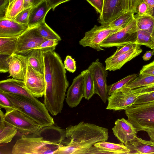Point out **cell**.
Instances as JSON below:
<instances>
[{
  "instance_id": "d6986e66",
  "label": "cell",
  "mask_w": 154,
  "mask_h": 154,
  "mask_svg": "<svg viewBox=\"0 0 154 154\" xmlns=\"http://www.w3.org/2000/svg\"><path fill=\"white\" fill-rule=\"evenodd\" d=\"M27 67V63L25 56L13 54L11 55L9 66V76L23 80L26 72Z\"/></svg>"
},
{
  "instance_id": "f5cc1de1",
  "label": "cell",
  "mask_w": 154,
  "mask_h": 154,
  "mask_svg": "<svg viewBox=\"0 0 154 154\" xmlns=\"http://www.w3.org/2000/svg\"><path fill=\"white\" fill-rule=\"evenodd\" d=\"M146 132L149 136L150 140L154 143V130H148Z\"/></svg>"
},
{
  "instance_id": "44dd1931",
  "label": "cell",
  "mask_w": 154,
  "mask_h": 154,
  "mask_svg": "<svg viewBox=\"0 0 154 154\" xmlns=\"http://www.w3.org/2000/svg\"><path fill=\"white\" fill-rule=\"evenodd\" d=\"M125 146L130 150L128 154H154V143L150 140H144L137 136Z\"/></svg>"
},
{
  "instance_id": "8992f818",
  "label": "cell",
  "mask_w": 154,
  "mask_h": 154,
  "mask_svg": "<svg viewBox=\"0 0 154 154\" xmlns=\"http://www.w3.org/2000/svg\"><path fill=\"white\" fill-rule=\"evenodd\" d=\"M6 111L4 115L5 120L23 134H36L42 128L33 119L17 108L8 109Z\"/></svg>"
},
{
  "instance_id": "cb8c5ba5",
  "label": "cell",
  "mask_w": 154,
  "mask_h": 154,
  "mask_svg": "<svg viewBox=\"0 0 154 154\" xmlns=\"http://www.w3.org/2000/svg\"><path fill=\"white\" fill-rule=\"evenodd\" d=\"M94 146L108 154H128L130 151L126 146L122 143L117 144L103 141L96 143Z\"/></svg>"
},
{
  "instance_id": "ffe728a7",
  "label": "cell",
  "mask_w": 154,
  "mask_h": 154,
  "mask_svg": "<svg viewBox=\"0 0 154 154\" xmlns=\"http://www.w3.org/2000/svg\"><path fill=\"white\" fill-rule=\"evenodd\" d=\"M51 9L46 0H43L38 4L32 8L29 16V28L37 26L45 22L46 16Z\"/></svg>"
},
{
  "instance_id": "7c38bea8",
  "label": "cell",
  "mask_w": 154,
  "mask_h": 154,
  "mask_svg": "<svg viewBox=\"0 0 154 154\" xmlns=\"http://www.w3.org/2000/svg\"><path fill=\"white\" fill-rule=\"evenodd\" d=\"M23 81L28 91L35 97H42L45 91L44 74L34 70L27 64L26 72Z\"/></svg>"
},
{
  "instance_id": "d4e9b609",
  "label": "cell",
  "mask_w": 154,
  "mask_h": 154,
  "mask_svg": "<svg viewBox=\"0 0 154 154\" xmlns=\"http://www.w3.org/2000/svg\"><path fill=\"white\" fill-rule=\"evenodd\" d=\"M153 85H154V75L139 74L136 78L122 88L132 90Z\"/></svg>"
},
{
  "instance_id": "9c48e42d",
  "label": "cell",
  "mask_w": 154,
  "mask_h": 154,
  "mask_svg": "<svg viewBox=\"0 0 154 154\" xmlns=\"http://www.w3.org/2000/svg\"><path fill=\"white\" fill-rule=\"evenodd\" d=\"M94 80L95 94H97L106 103L109 97L107 91L106 78L108 72L99 59L92 62L88 67Z\"/></svg>"
},
{
  "instance_id": "3957f363",
  "label": "cell",
  "mask_w": 154,
  "mask_h": 154,
  "mask_svg": "<svg viewBox=\"0 0 154 154\" xmlns=\"http://www.w3.org/2000/svg\"><path fill=\"white\" fill-rule=\"evenodd\" d=\"M2 92L13 103L15 108L33 119L41 128L54 124V119L44 103L35 101L23 95Z\"/></svg>"
},
{
  "instance_id": "f546056e",
  "label": "cell",
  "mask_w": 154,
  "mask_h": 154,
  "mask_svg": "<svg viewBox=\"0 0 154 154\" xmlns=\"http://www.w3.org/2000/svg\"><path fill=\"white\" fill-rule=\"evenodd\" d=\"M134 18L136 20L138 29L148 32L151 33L153 36L154 30V17L146 16Z\"/></svg>"
},
{
  "instance_id": "277c9868",
  "label": "cell",
  "mask_w": 154,
  "mask_h": 154,
  "mask_svg": "<svg viewBox=\"0 0 154 154\" xmlns=\"http://www.w3.org/2000/svg\"><path fill=\"white\" fill-rule=\"evenodd\" d=\"M61 144L41 137H29L23 134L13 146V154H56Z\"/></svg>"
},
{
  "instance_id": "74e56055",
  "label": "cell",
  "mask_w": 154,
  "mask_h": 154,
  "mask_svg": "<svg viewBox=\"0 0 154 154\" xmlns=\"http://www.w3.org/2000/svg\"><path fill=\"white\" fill-rule=\"evenodd\" d=\"M32 8L25 9L20 12L14 19L16 22L23 24L28 25L29 16Z\"/></svg>"
},
{
  "instance_id": "30bf717a",
  "label": "cell",
  "mask_w": 154,
  "mask_h": 154,
  "mask_svg": "<svg viewBox=\"0 0 154 154\" xmlns=\"http://www.w3.org/2000/svg\"><path fill=\"white\" fill-rule=\"evenodd\" d=\"M37 26L29 28L18 37L16 48L14 54L26 55L47 40L40 35Z\"/></svg>"
},
{
  "instance_id": "9a60e30c",
  "label": "cell",
  "mask_w": 154,
  "mask_h": 154,
  "mask_svg": "<svg viewBox=\"0 0 154 154\" xmlns=\"http://www.w3.org/2000/svg\"><path fill=\"white\" fill-rule=\"evenodd\" d=\"M122 13V0H104L98 21L101 25L108 24Z\"/></svg>"
},
{
  "instance_id": "52a82bcc",
  "label": "cell",
  "mask_w": 154,
  "mask_h": 154,
  "mask_svg": "<svg viewBox=\"0 0 154 154\" xmlns=\"http://www.w3.org/2000/svg\"><path fill=\"white\" fill-rule=\"evenodd\" d=\"M137 29L136 20L134 17L124 28L103 41L100 46L102 48H108L134 43L137 40Z\"/></svg>"
},
{
  "instance_id": "7dc6e473",
  "label": "cell",
  "mask_w": 154,
  "mask_h": 154,
  "mask_svg": "<svg viewBox=\"0 0 154 154\" xmlns=\"http://www.w3.org/2000/svg\"><path fill=\"white\" fill-rule=\"evenodd\" d=\"M135 93L139 95L154 91V85L141 87L132 89Z\"/></svg>"
},
{
  "instance_id": "8d00e7d4",
  "label": "cell",
  "mask_w": 154,
  "mask_h": 154,
  "mask_svg": "<svg viewBox=\"0 0 154 154\" xmlns=\"http://www.w3.org/2000/svg\"><path fill=\"white\" fill-rule=\"evenodd\" d=\"M59 42L57 39L47 40L35 49H40L43 53L54 51Z\"/></svg>"
},
{
  "instance_id": "484cf974",
  "label": "cell",
  "mask_w": 154,
  "mask_h": 154,
  "mask_svg": "<svg viewBox=\"0 0 154 154\" xmlns=\"http://www.w3.org/2000/svg\"><path fill=\"white\" fill-rule=\"evenodd\" d=\"M18 38L0 37V54H13L16 48Z\"/></svg>"
},
{
  "instance_id": "9f6ffc18",
  "label": "cell",
  "mask_w": 154,
  "mask_h": 154,
  "mask_svg": "<svg viewBox=\"0 0 154 154\" xmlns=\"http://www.w3.org/2000/svg\"><path fill=\"white\" fill-rule=\"evenodd\" d=\"M13 0H10V3H11Z\"/></svg>"
},
{
  "instance_id": "4fadbf2b",
  "label": "cell",
  "mask_w": 154,
  "mask_h": 154,
  "mask_svg": "<svg viewBox=\"0 0 154 154\" xmlns=\"http://www.w3.org/2000/svg\"><path fill=\"white\" fill-rule=\"evenodd\" d=\"M87 70H83L74 78L67 91L66 101L71 108L77 106L84 97V79Z\"/></svg>"
},
{
  "instance_id": "5bb4252c",
  "label": "cell",
  "mask_w": 154,
  "mask_h": 154,
  "mask_svg": "<svg viewBox=\"0 0 154 154\" xmlns=\"http://www.w3.org/2000/svg\"><path fill=\"white\" fill-rule=\"evenodd\" d=\"M112 128L115 136L125 145L133 140L137 132L133 125L124 118L118 119Z\"/></svg>"
},
{
  "instance_id": "7402d4cb",
  "label": "cell",
  "mask_w": 154,
  "mask_h": 154,
  "mask_svg": "<svg viewBox=\"0 0 154 154\" xmlns=\"http://www.w3.org/2000/svg\"><path fill=\"white\" fill-rule=\"evenodd\" d=\"M3 112L0 110V143L3 144L11 142L18 131L14 126L5 120Z\"/></svg>"
},
{
  "instance_id": "c3c4849f",
  "label": "cell",
  "mask_w": 154,
  "mask_h": 154,
  "mask_svg": "<svg viewBox=\"0 0 154 154\" xmlns=\"http://www.w3.org/2000/svg\"><path fill=\"white\" fill-rule=\"evenodd\" d=\"M43 0H24V9L33 8L37 5Z\"/></svg>"
},
{
  "instance_id": "f35d334b",
  "label": "cell",
  "mask_w": 154,
  "mask_h": 154,
  "mask_svg": "<svg viewBox=\"0 0 154 154\" xmlns=\"http://www.w3.org/2000/svg\"><path fill=\"white\" fill-rule=\"evenodd\" d=\"M154 101V91L139 95L133 104H143Z\"/></svg>"
},
{
  "instance_id": "ab89813d",
  "label": "cell",
  "mask_w": 154,
  "mask_h": 154,
  "mask_svg": "<svg viewBox=\"0 0 154 154\" xmlns=\"http://www.w3.org/2000/svg\"><path fill=\"white\" fill-rule=\"evenodd\" d=\"M11 55L0 54V72L5 73L8 72L9 63Z\"/></svg>"
},
{
  "instance_id": "f1b7e54d",
  "label": "cell",
  "mask_w": 154,
  "mask_h": 154,
  "mask_svg": "<svg viewBox=\"0 0 154 154\" xmlns=\"http://www.w3.org/2000/svg\"><path fill=\"white\" fill-rule=\"evenodd\" d=\"M134 14L131 12L123 13L116 19L107 24L112 27L122 29L134 18Z\"/></svg>"
},
{
  "instance_id": "bcb514c9",
  "label": "cell",
  "mask_w": 154,
  "mask_h": 154,
  "mask_svg": "<svg viewBox=\"0 0 154 154\" xmlns=\"http://www.w3.org/2000/svg\"><path fill=\"white\" fill-rule=\"evenodd\" d=\"M10 0H0V19L4 18Z\"/></svg>"
},
{
  "instance_id": "60d3db41",
  "label": "cell",
  "mask_w": 154,
  "mask_h": 154,
  "mask_svg": "<svg viewBox=\"0 0 154 154\" xmlns=\"http://www.w3.org/2000/svg\"><path fill=\"white\" fill-rule=\"evenodd\" d=\"M0 108H4L5 110L15 108L13 103L1 91H0Z\"/></svg>"
},
{
  "instance_id": "836d02e7",
  "label": "cell",
  "mask_w": 154,
  "mask_h": 154,
  "mask_svg": "<svg viewBox=\"0 0 154 154\" xmlns=\"http://www.w3.org/2000/svg\"><path fill=\"white\" fill-rule=\"evenodd\" d=\"M137 76V74H131L115 83L107 86V89L109 95L110 96L116 90L123 87L134 79Z\"/></svg>"
},
{
  "instance_id": "4316f807",
  "label": "cell",
  "mask_w": 154,
  "mask_h": 154,
  "mask_svg": "<svg viewBox=\"0 0 154 154\" xmlns=\"http://www.w3.org/2000/svg\"><path fill=\"white\" fill-rule=\"evenodd\" d=\"M137 40L134 44L144 45L152 49L154 48V38L150 33L146 31L137 29Z\"/></svg>"
},
{
  "instance_id": "2e32d148",
  "label": "cell",
  "mask_w": 154,
  "mask_h": 154,
  "mask_svg": "<svg viewBox=\"0 0 154 154\" xmlns=\"http://www.w3.org/2000/svg\"><path fill=\"white\" fill-rule=\"evenodd\" d=\"M140 46L137 45L135 48L125 53L116 57L107 58L105 61L106 69L110 71L120 69L126 63L141 53L142 50Z\"/></svg>"
},
{
  "instance_id": "ba28073f",
  "label": "cell",
  "mask_w": 154,
  "mask_h": 154,
  "mask_svg": "<svg viewBox=\"0 0 154 154\" xmlns=\"http://www.w3.org/2000/svg\"><path fill=\"white\" fill-rule=\"evenodd\" d=\"M122 29L112 27L108 24L100 26L94 25L90 30L85 33V36L79 41V44L84 47H89L98 51H104L100 45L109 36Z\"/></svg>"
},
{
  "instance_id": "ee69618b",
  "label": "cell",
  "mask_w": 154,
  "mask_h": 154,
  "mask_svg": "<svg viewBox=\"0 0 154 154\" xmlns=\"http://www.w3.org/2000/svg\"><path fill=\"white\" fill-rule=\"evenodd\" d=\"M95 9L97 12L102 13L104 3V0H86Z\"/></svg>"
},
{
  "instance_id": "7a4b0ae2",
  "label": "cell",
  "mask_w": 154,
  "mask_h": 154,
  "mask_svg": "<svg viewBox=\"0 0 154 154\" xmlns=\"http://www.w3.org/2000/svg\"><path fill=\"white\" fill-rule=\"evenodd\" d=\"M66 138L61 144L72 145L82 148H89L96 143L106 141L108 130L96 125L81 122L70 125L66 129Z\"/></svg>"
},
{
  "instance_id": "8fae6325",
  "label": "cell",
  "mask_w": 154,
  "mask_h": 154,
  "mask_svg": "<svg viewBox=\"0 0 154 154\" xmlns=\"http://www.w3.org/2000/svg\"><path fill=\"white\" fill-rule=\"evenodd\" d=\"M138 96L132 90L122 88L109 96L106 109L115 111L125 110L133 104Z\"/></svg>"
},
{
  "instance_id": "603a6c76",
  "label": "cell",
  "mask_w": 154,
  "mask_h": 154,
  "mask_svg": "<svg viewBox=\"0 0 154 154\" xmlns=\"http://www.w3.org/2000/svg\"><path fill=\"white\" fill-rule=\"evenodd\" d=\"M27 64L36 71L44 74V59L43 52L40 49H34L24 55Z\"/></svg>"
},
{
  "instance_id": "83f0119b",
  "label": "cell",
  "mask_w": 154,
  "mask_h": 154,
  "mask_svg": "<svg viewBox=\"0 0 154 154\" xmlns=\"http://www.w3.org/2000/svg\"><path fill=\"white\" fill-rule=\"evenodd\" d=\"M84 97L87 100L90 99L95 94L93 79L91 71L87 69L84 79Z\"/></svg>"
},
{
  "instance_id": "5b68a950",
  "label": "cell",
  "mask_w": 154,
  "mask_h": 154,
  "mask_svg": "<svg viewBox=\"0 0 154 154\" xmlns=\"http://www.w3.org/2000/svg\"><path fill=\"white\" fill-rule=\"evenodd\" d=\"M127 121L136 131L154 130V101L132 104L125 109Z\"/></svg>"
},
{
  "instance_id": "db71d44e",
  "label": "cell",
  "mask_w": 154,
  "mask_h": 154,
  "mask_svg": "<svg viewBox=\"0 0 154 154\" xmlns=\"http://www.w3.org/2000/svg\"><path fill=\"white\" fill-rule=\"evenodd\" d=\"M152 51L153 53V55H154V48H153V49H152Z\"/></svg>"
},
{
  "instance_id": "d6a6232c",
  "label": "cell",
  "mask_w": 154,
  "mask_h": 154,
  "mask_svg": "<svg viewBox=\"0 0 154 154\" xmlns=\"http://www.w3.org/2000/svg\"><path fill=\"white\" fill-rule=\"evenodd\" d=\"M90 148H80L70 144H61L56 154H89Z\"/></svg>"
},
{
  "instance_id": "1f68e13d",
  "label": "cell",
  "mask_w": 154,
  "mask_h": 154,
  "mask_svg": "<svg viewBox=\"0 0 154 154\" xmlns=\"http://www.w3.org/2000/svg\"><path fill=\"white\" fill-rule=\"evenodd\" d=\"M37 31L40 35L47 40L57 39L61 41L60 37L44 22L37 26Z\"/></svg>"
},
{
  "instance_id": "4dcf8cb0",
  "label": "cell",
  "mask_w": 154,
  "mask_h": 154,
  "mask_svg": "<svg viewBox=\"0 0 154 154\" xmlns=\"http://www.w3.org/2000/svg\"><path fill=\"white\" fill-rule=\"evenodd\" d=\"M23 9L24 0H13L9 5L4 18L14 20Z\"/></svg>"
},
{
  "instance_id": "b9f144b4",
  "label": "cell",
  "mask_w": 154,
  "mask_h": 154,
  "mask_svg": "<svg viewBox=\"0 0 154 154\" xmlns=\"http://www.w3.org/2000/svg\"><path fill=\"white\" fill-rule=\"evenodd\" d=\"M137 44L130 43L117 47V49L113 54L111 56L112 57H117L120 55L125 53L130 50L135 48Z\"/></svg>"
},
{
  "instance_id": "6da1fadb",
  "label": "cell",
  "mask_w": 154,
  "mask_h": 154,
  "mask_svg": "<svg viewBox=\"0 0 154 154\" xmlns=\"http://www.w3.org/2000/svg\"><path fill=\"white\" fill-rule=\"evenodd\" d=\"M45 91L44 103L53 116L61 112L69 85L66 71L59 55L54 51L43 53Z\"/></svg>"
},
{
  "instance_id": "f6af8a7d",
  "label": "cell",
  "mask_w": 154,
  "mask_h": 154,
  "mask_svg": "<svg viewBox=\"0 0 154 154\" xmlns=\"http://www.w3.org/2000/svg\"><path fill=\"white\" fill-rule=\"evenodd\" d=\"M139 74L154 75V60L148 64L143 66Z\"/></svg>"
},
{
  "instance_id": "e0dca14e",
  "label": "cell",
  "mask_w": 154,
  "mask_h": 154,
  "mask_svg": "<svg viewBox=\"0 0 154 154\" xmlns=\"http://www.w3.org/2000/svg\"><path fill=\"white\" fill-rule=\"evenodd\" d=\"M28 25L16 22L14 20L0 19V37L18 38L28 28Z\"/></svg>"
},
{
  "instance_id": "7bdbcfd3",
  "label": "cell",
  "mask_w": 154,
  "mask_h": 154,
  "mask_svg": "<svg viewBox=\"0 0 154 154\" xmlns=\"http://www.w3.org/2000/svg\"><path fill=\"white\" fill-rule=\"evenodd\" d=\"M64 65L65 69L70 72L73 73L76 70V62L75 59L69 55L66 56Z\"/></svg>"
},
{
  "instance_id": "11a10c76",
  "label": "cell",
  "mask_w": 154,
  "mask_h": 154,
  "mask_svg": "<svg viewBox=\"0 0 154 154\" xmlns=\"http://www.w3.org/2000/svg\"><path fill=\"white\" fill-rule=\"evenodd\" d=\"M153 38H154V32H153Z\"/></svg>"
},
{
  "instance_id": "ac0fdd59",
  "label": "cell",
  "mask_w": 154,
  "mask_h": 154,
  "mask_svg": "<svg viewBox=\"0 0 154 154\" xmlns=\"http://www.w3.org/2000/svg\"><path fill=\"white\" fill-rule=\"evenodd\" d=\"M0 90L5 92L23 95L35 101L40 102L28 91L22 80L13 78L1 80L0 82Z\"/></svg>"
},
{
  "instance_id": "e575fe53",
  "label": "cell",
  "mask_w": 154,
  "mask_h": 154,
  "mask_svg": "<svg viewBox=\"0 0 154 154\" xmlns=\"http://www.w3.org/2000/svg\"><path fill=\"white\" fill-rule=\"evenodd\" d=\"M143 0H122L123 13H137V8Z\"/></svg>"
},
{
  "instance_id": "816d5d0a",
  "label": "cell",
  "mask_w": 154,
  "mask_h": 154,
  "mask_svg": "<svg viewBox=\"0 0 154 154\" xmlns=\"http://www.w3.org/2000/svg\"><path fill=\"white\" fill-rule=\"evenodd\" d=\"M148 5L154 17V0H143Z\"/></svg>"
},
{
  "instance_id": "f907efd6",
  "label": "cell",
  "mask_w": 154,
  "mask_h": 154,
  "mask_svg": "<svg viewBox=\"0 0 154 154\" xmlns=\"http://www.w3.org/2000/svg\"><path fill=\"white\" fill-rule=\"evenodd\" d=\"M153 55L152 50L147 51L143 56V60L145 61L149 60Z\"/></svg>"
},
{
  "instance_id": "d590c367",
  "label": "cell",
  "mask_w": 154,
  "mask_h": 154,
  "mask_svg": "<svg viewBox=\"0 0 154 154\" xmlns=\"http://www.w3.org/2000/svg\"><path fill=\"white\" fill-rule=\"evenodd\" d=\"M137 14L134 15V18L146 16H153L149 7L147 4L143 1L138 6L137 8Z\"/></svg>"
},
{
  "instance_id": "681fc988",
  "label": "cell",
  "mask_w": 154,
  "mask_h": 154,
  "mask_svg": "<svg viewBox=\"0 0 154 154\" xmlns=\"http://www.w3.org/2000/svg\"><path fill=\"white\" fill-rule=\"evenodd\" d=\"M49 5L54 10L58 6L70 0H46Z\"/></svg>"
}]
</instances>
